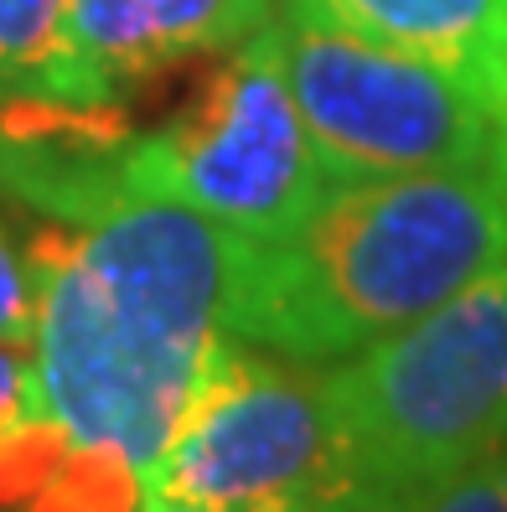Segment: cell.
<instances>
[{"label": "cell", "instance_id": "6da1fadb", "mask_svg": "<svg viewBox=\"0 0 507 512\" xmlns=\"http://www.w3.org/2000/svg\"><path fill=\"white\" fill-rule=\"evenodd\" d=\"M249 244L197 207L130 187L83 223L37 228L26 264L47 414L151 471L238 342Z\"/></svg>", "mask_w": 507, "mask_h": 512}, {"label": "cell", "instance_id": "7a4b0ae2", "mask_svg": "<svg viewBox=\"0 0 507 512\" xmlns=\"http://www.w3.org/2000/svg\"><path fill=\"white\" fill-rule=\"evenodd\" d=\"M507 259V171L456 166L337 182L280 238H254L233 337L290 363H342Z\"/></svg>", "mask_w": 507, "mask_h": 512}, {"label": "cell", "instance_id": "3957f363", "mask_svg": "<svg viewBox=\"0 0 507 512\" xmlns=\"http://www.w3.org/2000/svg\"><path fill=\"white\" fill-rule=\"evenodd\" d=\"M357 512L507 445V259L326 373Z\"/></svg>", "mask_w": 507, "mask_h": 512}, {"label": "cell", "instance_id": "277c9868", "mask_svg": "<svg viewBox=\"0 0 507 512\" xmlns=\"http://www.w3.org/2000/svg\"><path fill=\"white\" fill-rule=\"evenodd\" d=\"M125 187L197 207L244 238H280L332 192L270 26L223 52L207 83L151 135L125 140Z\"/></svg>", "mask_w": 507, "mask_h": 512}, {"label": "cell", "instance_id": "5b68a950", "mask_svg": "<svg viewBox=\"0 0 507 512\" xmlns=\"http://www.w3.org/2000/svg\"><path fill=\"white\" fill-rule=\"evenodd\" d=\"M145 497L228 512H357L326 373L233 342L197 409L145 471Z\"/></svg>", "mask_w": 507, "mask_h": 512}, {"label": "cell", "instance_id": "8992f818", "mask_svg": "<svg viewBox=\"0 0 507 512\" xmlns=\"http://www.w3.org/2000/svg\"><path fill=\"white\" fill-rule=\"evenodd\" d=\"M270 37L332 182L497 161L502 119L456 73L295 11Z\"/></svg>", "mask_w": 507, "mask_h": 512}, {"label": "cell", "instance_id": "52a82bcc", "mask_svg": "<svg viewBox=\"0 0 507 512\" xmlns=\"http://www.w3.org/2000/svg\"><path fill=\"white\" fill-rule=\"evenodd\" d=\"M280 21L275 0H68V78L78 109H114L119 94L192 57H223Z\"/></svg>", "mask_w": 507, "mask_h": 512}, {"label": "cell", "instance_id": "ba28073f", "mask_svg": "<svg viewBox=\"0 0 507 512\" xmlns=\"http://www.w3.org/2000/svg\"><path fill=\"white\" fill-rule=\"evenodd\" d=\"M285 11L425 57L476 88L497 119L507 109V0H285Z\"/></svg>", "mask_w": 507, "mask_h": 512}, {"label": "cell", "instance_id": "9c48e42d", "mask_svg": "<svg viewBox=\"0 0 507 512\" xmlns=\"http://www.w3.org/2000/svg\"><path fill=\"white\" fill-rule=\"evenodd\" d=\"M68 0H0V88L6 104H73Z\"/></svg>", "mask_w": 507, "mask_h": 512}, {"label": "cell", "instance_id": "30bf717a", "mask_svg": "<svg viewBox=\"0 0 507 512\" xmlns=\"http://www.w3.org/2000/svg\"><path fill=\"white\" fill-rule=\"evenodd\" d=\"M140 507H145V471L125 450L73 440L57 471L16 512H140Z\"/></svg>", "mask_w": 507, "mask_h": 512}, {"label": "cell", "instance_id": "8fae6325", "mask_svg": "<svg viewBox=\"0 0 507 512\" xmlns=\"http://www.w3.org/2000/svg\"><path fill=\"white\" fill-rule=\"evenodd\" d=\"M378 512H507V445L451 471V476L430 481L420 492L394 497Z\"/></svg>", "mask_w": 507, "mask_h": 512}, {"label": "cell", "instance_id": "7c38bea8", "mask_svg": "<svg viewBox=\"0 0 507 512\" xmlns=\"http://www.w3.org/2000/svg\"><path fill=\"white\" fill-rule=\"evenodd\" d=\"M0 342L16 347L37 342V280L32 264L11 249L6 228H0Z\"/></svg>", "mask_w": 507, "mask_h": 512}, {"label": "cell", "instance_id": "4fadbf2b", "mask_svg": "<svg viewBox=\"0 0 507 512\" xmlns=\"http://www.w3.org/2000/svg\"><path fill=\"white\" fill-rule=\"evenodd\" d=\"M37 414H47V404H42V373L32 347L0 342V445Z\"/></svg>", "mask_w": 507, "mask_h": 512}, {"label": "cell", "instance_id": "5bb4252c", "mask_svg": "<svg viewBox=\"0 0 507 512\" xmlns=\"http://www.w3.org/2000/svg\"><path fill=\"white\" fill-rule=\"evenodd\" d=\"M140 512H228V507H202V502H182V497H145Z\"/></svg>", "mask_w": 507, "mask_h": 512}, {"label": "cell", "instance_id": "9a60e30c", "mask_svg": "<svg viewBox=\"0 0 507 512\" xmlns=\"http://www.w3.org/2000/svg\"><path fill=\"white\" fill-rule=\"evenodd\" d=\"M497 166L507 171V109H502V145H497Z\"/></svg>", "mask_w": 507, "mask_h": 512}, {"label": "cell", "instance_id": "2e32d148", "mask_svg": "<svg viewBox=\"0 0 507 512\" xmlns=\"http://www.w3.org/2000/svg\"><path fill=\"white\" fill-rule=\"evenodd\" d=\"M0 104H6V88H0Z\"/></svg>", "mask_w": 507, "mask_h": 512}]
</instances>
